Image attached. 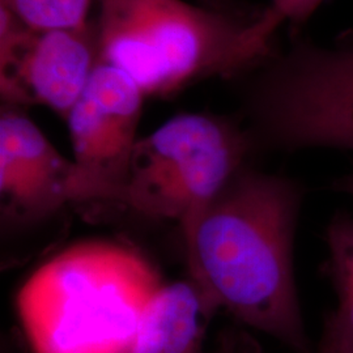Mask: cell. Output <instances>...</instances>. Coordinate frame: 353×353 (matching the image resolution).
I'll return each mask as SVG.
<instances>
[{"label": "cell", "mask_w": 353, "mask_h": 353, "mask_svg": "<svg viewBox=\"0 0 353 353\" xmlns=\"http://www.w3.org/2000/svg\"><path fill=\"white\" fill-rule=\"evenodd\" d=\"M94 0H0L23 24L34 29L79 28L90 23Z\"/></svg>", "instance_id": "10"}, {"label": "cell", "mask_w": 353, "mask_h": 353, "mask_svg": "<svg viewBox=\"0 0 353 353\" xmlns=\"http://www.w3.org/2000/svg\"><path fill=\"white\" fill-rule=\"evenodd\" d=\"M219 339L223 343L225 353H265L258 341L241 328L223 330L219 334Z\"/></svg>", "instance_id": "13"}, {"label": "cell", "mask_w": 353, "mask_h": 353, "mask_svg": "<svg viewBox=\"0 0 353 353\" xmlns=\"http://www.w3.org/2000/svg\"><path fill=\"white\" fill-rule=\"evenodd\" d=\"M217 312L191 279L164 284L143 310L125 353H204L207 330Z\"/></svg>", "instance_id": "9"}, {"label": "cell", "mask_w": 353, "mask_h": 353, "mask_svg": "<svg viewBox=\"0 0 353 353\" xmlns=\"http://www.w3.org/2000/svg\"><path fill=\"white\" fill-rule=\"evenodd\" d=\"M323 0H272L270 6L281 23L290 21L296 26L305 23Z\"/></svg>", "instance_id": "12"}, {"label": "cell", "mask_w": 353, "mask_h": 353, "mask_svg": "<svg viewBox=\"0 0 353 353\" xmlns=\"http://www.w3.org/2000/svg\"><path fill=\"white\" fill-rule=\"evenodd\" d=\"M252 89L256 135L285 150H353V38L331 48L297 45Z\"/></svg>", "instance_id": "5"}, {"label": "cell", "mask_w": 353, "mask_h": 353, "mask_svg": "<svg viewBox=\"0 0 353 353\" xmlns=\"http://www.w3.org/2000/svg\"><path fill=\"white\" fill-rule=\"evenodd\" d=\"M97 1L102 63L125 72L145 97L265 65L283 24L270 7L245 10L232 0Z\"/></svg>", "instance_id": "2"}, {"label": "cell", "mask_w": 353, "mask_h": 353, "mask_svg": "<svg viewBox=\"0 0 353 353\" xmlns=\"http://www.w3.org/2000/svg\"><path fill=\"white\" fill-rule=\"evenodd\" d=\"M336 189L343 192H347L353 196V174L348 176H344L336 183Z\"/></svg>", "instance_id": "14"}, {"label": "cell", "mask_w": 353, "mask_h": 353, "mask_svg": "<svg viewBox=\"0 0 353 353\" xmlns=\"http://www.w3.org/2000/svg\"><path fill=\"white\" fill-rule=\"evenodd\" d=\"M301 190L243 165L182 221L190 279L241 325L314 353L293 272Z\"/></svg>", "instance_id": "1"}, {"label": "cell", "mask_w": 353, "mask_h": 353, "mask_svg": "<svg viewBox=\"0 0 353 353\" xmlns=\"http://www.w3.org/2000/svg\"><path fill=\"white\" fill-rule=\"evenodd\" d=\"M163 285L156 265L134 248L83 241L26 279L16 309L34 353H125Z\"/></svg>", "instance_id": "3"}, {"label": "cell", "mask_w": 353, "mask_h": 353, "mask_svg": "<svg viewBox=\"0 0 353 353\" xmlns=\"http://www.w3.org/2000/svg\"><path fill=\"white\" fill-rule=\"evenodd\" d=\"M252 144L228 118L178 114L138 140L115 203L181 224L240 170Z\"/></svg>", "instance_id": "4"}, {"label": "cell", "mask_w": 353, "mask_h": 353, "mask_svg": "<svg viewBox=\"0 0 353 353\" xmlns=\"http://www.w3.org/2000/svg\"><path fill=\"white\" fill-rule=\"evenodd\" d=\"M101 63L96 20L65 29H34L0 7L3 105L45 106L67 118Z\"/></svg>", "instance_id": "6"}, {"label": "cell", "mask_w": 353, "mask_h": 353, "mask_svg": "<svg viewBox=\"0 0 353 353\" xmlns=\"http://www.w3.org/2000/svg\"><path fill=\"white\" fill-rule=\"evenodd\" d=\"M144 93L121 70L100 63L65 118L74 161L96 201L115 203L138 143Z\"/></svg>", "instance_id": "8"}, {"label": "cell", "mask_w": 353, "mask_h": 353, "mask_svg": "<svg viewBox=\"0 0 353 353\" xmlns=\"http://www.w3.org/2000/svg\"><path fill=\"white\" fill-rule=\"evenodd\" d=\"M328 274L336 292L353 290V219H335L327 232Z\"/></svg>", "instance_id": "11"}, {"label": "cell", "mask_w": 353, "mask_h": 353, "mask_svg": "<svg viewBox=\"0 0 353 353\" xmlns=\"http://www.w3.org/2000/svg\"><path fill=\"white\" fill-rule=\"evenodd\" d=\"M211 353H225V350H224V345H223V343L220 339H217V343H216V347H214V351Z\"/></svg>", "instance_id": "16"}, {"label": "cell", "mask_w": 353, "mask_h": 353, "mask_svg": "<svg viewBox=\"0 0 353 353\" xmlns=\"http://www.w3.org/2000/svg\"><path fill=\"white\" fill-rule=\"evenodd\" d=\"M96 201L74 160L65 159L24 109L1 105L0 214L6 228L29 227L65 204Z\"/></svg>", "instance_id": "7"}, {"label": "cell", "mask_w": 353, "mask_h": 353, "mask_svg": "<svg viewBox=\"0 0 353 353\" xmlns=\"http://www.w3.org/2000/svg\"><path fill=\"white\" fill-rule=\"evenodd\" d=\"M314 353H350L345 352V351H341V350H338V348H335V347H331V345H328V344H325V343H322V341H319V345H318V348L316 350V352Z\"/></svg>", "instance_id": "15"}]
</instances>
